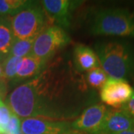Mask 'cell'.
<instances>
[{
    "label": "cell",
    "mask_w": 134,
    "mask_h": 134,
    "mask_svg": "<svg viewBox=\"0 0 134 134\" xmlns=\"http://www.w3.org/2000/svg\"><path fill=\"white\" fill-rule=\"evenodd\" d=\"M66 134H78L77 133H75V132H72V133H67Z\"/></svg>",
    "instance_id": "obj_24"
},
{
    "label": "cell",
    "mask_w": 134,
    "mask_h": 134,
    "mask_svg": "<svg viewBox=\"0 0 134 134\" xmlns=\"http://www.w3.org/2000/svg\"><path fill=\"white\" fill-rule=\"evenodd\" d=\"M75 62L77 68L81 72H89L100 67L96 52L84 45H78L75 48Z\"/></svg>",
    "instance_id": "obj_12"
},
{
    "label": "cell",
    "mask_w": 134,
    "mask_h": 134,
    "mask_svg": "<svg viewBox=\"0 0 134 134\" xmlns=\"http://www.w3.org/2000/svg\"><path fill=\"white\" fill-rule=\"evenodd\" d=\"M43 73L16 87L5 98V104L20 119L47 117L51 119L43 92Z\"/></svg>",
    "instance_id": "obj_1"
},
{
    "label": "cell",
    "mask_w": 134,
    "mask_h": 134,
    "mask_svg": "<svg viewBox=\"0 0 134 134\" xmlns=\"http://www.w3.org/2000/svg\"><path fill=\"white\" fill-rule=\"evenodd\" d=\"M41 5L46 14L63 28L69 26L71 12L77 2L69 0H43Z\"/></svg>",
    "instance_id": "obj_10"
},
{
    "label": "cell",
    "mask_w": 134,
    "mask_h": 134,
    "mask_svg": "<svg viewBox=\"0 0 134 134\" xmlns=\"http://www.w3.org/2000/svg\"><path fill=\"white\" fill-rule=\"evenodd\" d=\"M8 92V85L7 81L2 79H0V100H3Z\"/></svg>",
    "instance_id": "obj_21"
},
{
    "label": "cell",
    "mask_w": 134,
    "mask_h": 134,
    "mask_svg": "<svg viewBox=\"0 0 134 134\" xmlns=\"http://www.w3.org/2000/svg\"><path fill=\"white\" fill-rule=\"evenodd\" d=\"M29 2L26 0H0V16H11Z\"/></svg>",
    "instance_id": "obj_16"
},
{
    "label": "cell",
    "mask_w": 134,
    "mask_h": 134,
    "mask_svg": "<svg viewBox=\"0 0 134 134\" xmlns=\"http://www.w3.org/2000/svg\"><path fill=\"white\" fill-rule=\"evenodd\" d=\"M118 134H134V129L125 130V131H123V132L119 133H118Z\"/></svg>",
    "instance_id": "obj_22"
},
{
    "label": "cell",
    "mask_w": 134,
    "mask_h": 134,
    "mask_svg": "<svg viewBox=\"0 0 134 134\" xmlns=\"http://www.w3.org/2000/svg\"><path fill=\"white\" fill-rule=\"evenodd\" d=\"M11 112L3 100H0V134H4L9 123Z\"/></svg>",
    "instance_id": "obj_18"
},
{
    "label": "cell",
    "mask_w": 134,
    "mask_h": 134,
    "mask_svg": "<svg viewBox=\"0 0 134 134\" xmlns=\"http://www.w3.org/2000/svg\"><path fill=\"white\" fill-rule=\"evenodd\" d=\"M2 61H0V79H2Z\"/></svg>",
    "instance_id": "obj_23"
},
{
    "label": "cell",
    "mask_w": 134,
    "mask_h": 134,
    "mask_svg": "<svg viewBox=\"0 0 134 134\" xmlns=\"http://www.w3.org/2000/svg\"><path fill=\"white\" fill-rule=\"evenodd\" d=\"M134 90L127 80L109 77L100 89L101 100L115 109L121 108L132 98Z\"/></svg>",
    "instance_id": "obj_6"
},
{
    "label": "cell",
    "mask_w": 134,
    "mask_h": 134,
    "mask_svg": "<svg viewBox=\"0 0 134 134\" xmlns=\"http://www.w3.org/2000/svg\"><path fill=\"white\" fill-rule=\"evenodd\" d=\"M4 134H22L20 129V119L14 113H11L10 119Z\"/></svg>",
    "instance_id": "obj_19"
},
{
    "label": "cell",
    "mask_w": 134,
    "mask_h": 134,
    "mask_svg": "<svg viewBox=\"0 0 134 134\" xmlns=\"http://www.w3.org/2000/svg\"><path fill=\"white\" fill-rule=\"evenodd\" d=\"M36 37L16 39L8 56H14L23 58L28 55L31 54L34 43L35 41Z\"/></svg>",
    "instance_id": "obj_14"
},
{
    "label": "cell",
    "mask_w": 134,
    "mask_h": 134,
    "mask_svg": "<svg viewBox=\"0 0 134 134\" xmlns=\"http://www.w3.org/2000/svg\"><path fill=\"white\" fill-rule=\"evenodd\" d=\"M108 78V75L101 69V67L95 68L89 71L86 76V80L89 84L96 89H101Z\"/></svg>",
    "instance_id": "obj_17"
},
{
    "label": "cell",
    "mask_w": 134,
    "mask_h": 134,
    "mask_svg": "<svg viewBox=\"0 0 134 134\" xmlns=\"http://www.w3.org/2000/svg\"><path fill=\"white\" fill-rule=\"evenodd\" d=\"M101 69L109 77L127 80L134 75V50L128 43L108 41L96 45Z\"/></svg>",
    "instance_id": "obj_2"
},
{
    "label": "cell",
    "mask_w": 134,
    "mask_h": 134,
    "mask_svg": "<svg viewBox=\"0 0 134 134\" xmlns=\"http://www.w3.org/2000/svg\"><path fill=\"white\" fill-rule=\"evenodd\" d=\"M71 39L62 27H47L39 34L34 43L31 54L48 60L58 49L70 43Z\"/></svg>",
    "instance_id": "obj_5"
},
{
    "label": "cell",
    "mask_w": 134,
    "mask_h": 134,
    "mask_svg": "<svg viewBox=\"0 0 134 134\" xmlns=\"http://www.w3.org/2000/svg\"><path fill=\"white\" fill-rule=\"evenodd\" d=\"M15 38L10 16H0V58L4 60L10 52Z\"/></svg>",
    "instance_id": "obj_13"
},
{
    "label": "cell",
    "mask_w": 134,
    "mask_h": 134,
    "mask_svg": "<svg viewBox=\"0 0 134 134\" xmlns=\"http://www.w3.org/2000/svg\"><path fill=\"white\" fill-rule=\"evenodd\" d=\"M23 61V58L7 56L2 61V80L12 81L16 76Z\"/></svg>",
    "instance_id": "obj_15"
},
{
    "label": "cell",
    "mask_w": 134,
    "mask_h": 134,
    "mask_svg": "<svg viewBox=\"0 0 134 134\" xmlns=\"http://www.w3.org/2000/svg\"><path fill=\"white\" fill-rule=\"evenodd\" d=\"M94 35L134 37V15L121 8H107L96 13L90 26Z\"/></svg>",
    "instance_id": "obj_3"
},
{
    "label": "cell",
    "mask_w": 134,
    "mask_h": 134,
    "mask_svg": "<svg viewBox=\"0 0 134 134\" xmlns=\"http://www.w3.org/2000/svg\"><path fill=\"white\" fill-rule=\"evenodd\" d=\"M134 129V119L121 108L107 110L103 124L95 134H118Z\"/></svg>",
    "instance_id": "obj_9"
},
{
    "label": "cell",
    "mask_w": 134,
    "mask_h": 134,
    "mask_svg": "<svg viewBox=\"0 0 134 134\" xmlns=\"http://www.w3.org/2000/svg\"><path fill=\"white\" fill-rule=\"evenodd\" d=\"M48 60L30 54L23 58V61L15 77L11 81L17 83L31 77H36L43 72Z\"/></svg>",
    "instance_id": "obj_11"
},
{
    "label": "cell",
    "mask_w": 134,
    "mask_h": 134,
    "mask_svg": "<svg viewBox=\"0 0 134 134\" xmlns=\"http://www.w3.org/2000/svg\"><path fill=\"white\" fill-rule=\"evenodd\" d=\"M22 134H66L69 126L65 122L40 118L20 119Z\"/></svg>",
    "instance_id": "obj_7"
},
{
    "label": "cell",
    "mask_w": 134,
    "mask_h": 134,
    "mask_svg": "<svg viewBox=\"0 0 134 134\" xmlns=\"http://www.w3.org/2000/svg\"><path fill=\"white\" fill-rule=\"evenodd\" d=\"M121 109L125 110L129 115H131L134 119V93L132 98L121 107Z\"/></svg>",
    "instance_id": "obj_20"
},
{
    "label": "cell",
    "mask_w": 134,
    "mask_h": 134,
    "mask_svg": "<svg viewBox=\"0 0 134 134\" xmlns=\"http://www.w3.org/2000/svg\"><path fill=\"white\" fill-rule=\"evenodd\" d=\"M0 61H3V60H2V59H1V58H0Z\"/></svg>",
    "instance_id": "obj_25"
},
{
    "label": "cell",
    "mask_w": 134,
    "mask_h": 134,
    "mask_svg": "<svg viewBox=\"0 0 134 134\" xmlns=\"http://www.w3.org/2000/svg\"><path fill=\"white\" fill-rule=\"evenodd\" d=\"M46 12L42 5L29 1L16 14L10 16L16 39L36 37L47 27Z\"/></svg>",
    "instance_id": "obj_4"
},
{
    "label": "cell",
    "mask_w": 134,
    "mask_h": 134,
    "mask_svg": "<svg viewBox=\"0 0 134 134\" xmlns=\"http://www.w3.org/2000/svg\"><path fill=\"white\" fill-rule=\"evenodd\" d=\"M107 110L104 104L92 106L84 110L81 116L72 123V127L88 134H95L103 124Z\"/></svg>",
    "instance_id": "obj_8"
}]
</instances>
